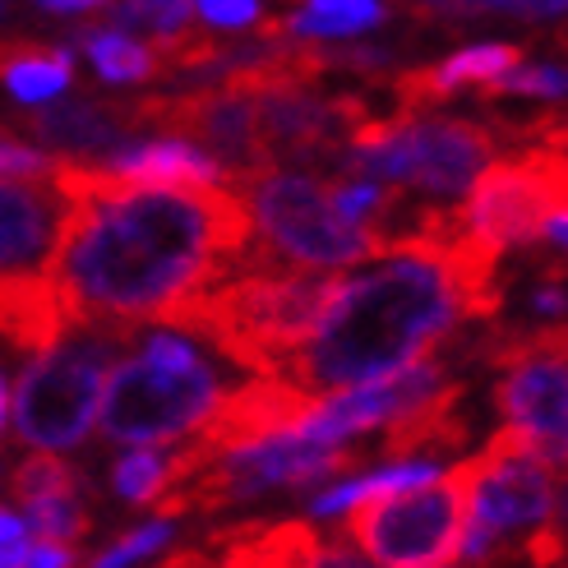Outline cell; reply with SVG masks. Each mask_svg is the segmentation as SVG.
<instances>
[{
	"mask_svg": "<svg viewBox=\"0 0 568 568\" xmlns=\"http://www.w3.org/2000/svg\"><path fill=\"white\" fill-rule=\"evenodd\" d=\"M14 564H38V568H65L74 564L70 546L65 541H47V536H38V541H23L19 546V559Z\"/></svg>",
	"mask_w": 568,
	"mask_h": 568,
	"instance_id": "4316f807",
	"label": "cell"
},
{
	"mask_svg": "<svg viewBox=\"0 0 568 568\" xmlns=\"http://www.w3.org/2000/svg\"><path fill=\"white\" fill-rule=\"evenodd\" d=\"M490 361L504 371L495 384V403L508 425L564 467V430H568V375H564V324H546L531 333H499L490 343Z\"/></svg>",
	"mask_w": 568,
	"mask_h": 568,
	"instance_id": "9c48e42d",
	"label": "cell"
},
{
	"mask_svg": "<svg viewBox=\"0 0 568 568\" xmlns=\"http://www.w3.org/2000/svg\"><path fill=\"white\" fill-rule=\"evenodd\" d=\"M89 6H102V0H79V10H89Z\"/></svg>",
	"mask_w": 568,
	"mask_h": 568,
	"instance_id": "d6a6232c",
	"label": "cell"
},
{
	"mask_svg": "<svg viewBox=\"0 0 568 568\" xmlns=\"http://www.w3.org/2000/svg\"><path fill=\"white\" fill-rule=\"evenodd\" d=\"M555 471L559 463H550L518 425H504L486 453L471 458V504L458 559H495L508 546L536 564L564 559Z\"/></svg>",
	"mask_w": 568,
	"mask_h": 568,
	"instance_id": "3957f363",
	"label": "cell"
},
{
	"mask_svg": "<svg viewBox=\"0 0 568 568\" xmlns=\"http://www.w3.org/2000/svg\"><path fill=\"white\" fill-rule=\"evenodd\" d=\"M166 541H172V523H149V527H139V531H130L125 541H116L106 555H98V564H134V559H144V555H153V550H162Z\"/></svg>",
	"mask_w": 568,
	"mask_h": 568,
	"instance_id": "d4e9b609",
	"label": "cell"
},
{
	"mask_svg": "<svg viewBox=\"0 0 568 568\" xmlns=\"http://www.w3.org/2000/svg\"><path fill=\"white\" fill-rule=\"evenodd\" d=\"M70 199L51 176H0V273L47 268L61 245Z\"/></svg>",
	"mask_w": 568,
	"mask_h": 568,
	"instance_id": "30bf717a",
	"label": "cell"
},
{
	"mask_svg": "<svg viewBox=\"0 0 568 568\" xmlns=\"http://www.w3.org/2000/svg\"><path fill=\"white\" fill-rule=\"evenodd\" d=\"M55 158H47L42 149H28L23 139L0 130V176H51Z\"/></svg>",
	"mask_w": 568,
	"mask_h": 568,
	"instance_id": "cb8c5ba5",
	"label": "cell"
},
{
	"mask_svg": "<svg viewBox=\"0 0 568 568\" xmlns=\"http://www.w3.org/2000/svg\"><path fill=\"white\" fill-rule=\"evenodd\" d=\"M388 6L384 0H310L305 10H296L292 19H282V38H305V42H320V38H356L365 28L384 23Z\"/></svg>",
	"mask_w": 568,
	"mask_h": 568,
	"instance_id": "e0dca14e",
	"label": "cell"
},
{
	"mask_svg": "<svg viewBox=\"0 0 568 568\" xmlns=\"http://www.w3.org/2000/svg\"><path fill=\"white\" fill-rule=\"evenodd\" d=\"M250 204L254 232L287 264L301 268H356L379 260L384 236L365 232L333 209L324 172H301V166H268V172L232 176Z\"/></svg>",
	"mask_w": 568,
	"mask_h": 568,
	"instance_id": "5b68a950",
	"label": "cell"
},
{
	"mask_svg": "<svg viewBox=\"0 0 568 568\" xmlns=\"http://www.w3.org/2000/svg\"><path fill=\"white\" fill-rule=\"evenodd\" d=\"M158 486H162V458L149 444H134L116 463V490L125 499H134V504H153Z\"/></svg>",
	"mask_w": 568,
	"mask_h": 568,
	"instance_id": "603a6c76",
	"label": "cell"
},
{
	"mask_svg": "<svg viewBox=\"0 0 568 568\" xmlns=\"http://www.w3.org/2000/svg\"><path fill=\"white\" fill-rule=\"evenodd\" d=\"M83 51H89V61L98 65L102 79H153L158 74L153 47H139L125 33H83Z\"/></svg>",
	"mask_w": 568,
	"mask_h": 568,
	"instance_id": "ac0fdd59",
	"label": "cell"
},
{
	"mask_svg": "<svg viewBox=\"0 0 568 568\" xmlns=\"http://www.w3.org/2000/svg\"><path fill=\"white\" fill-rule=\"evenodd\" d=\"M70 199L51 273L74 324H158L181 296L209 287L254 241L236 185H130L111 166L55 162Z\"/></svg>",
	"mask_w": 568,
	"mask_h": 568,
	"instance_id": "6da1fadb",
	"label": "cell"
},
{
	"mask_svg": "<svg viewBox=\"0 0 568 568\" xmlns=\"http://www.w3.org/2000/svg\"><path fill=\"white\" fill-rule=\"evenodd\" d=\"M28 514H33V527H38V536H47V541H65V546H74L79 536L89 531V518H83V508L74 504V495L33 499V504H28Z\"/></svg>",
	"mask_w": 568,
	"mask_h": 568,
	"instance_id": "44dd1931",
	"label": "cell"
},
{
	"mask_svg": "<svg viewBox=\"0 0 568 568\" xmlns=\"http://www.w3.org/2000/svg\"><path fill=\"white\" fill-rule=\"evenodd\" d=\"M217 397L222 384L209 361L166 365L144 352L106 371L98 416L102 430L121 444H172L217 407Z\"/></svg>",
	"mask_w": 568,
	"mask_h": 568,
	"instance_id": "ba28073f",
	"label": "cell"
},
{
	"mask_svg": "<svg viewBox=\"0 0 568 568\" xmlns=\"http://www.w3.org/2000/svg\"><path fill=\"white\" fill-rule=\"evenodd\" d=\"M471 6L514 10V14H527V19H555V14H564V0H471Z\"/></svg>",
	"mask_w": 568,
	"mask_h": 568,
	"instance_id": "83f0119b",
	"label": "cell"
},
{
	"mask_svg": "<svg viewBox=\"0 0 568 568\" xmlns=\"http://www.w3.org/2000/svg\"><path fill=\"white\" fill-rule=\"evenodd\" d=\"M536 315H546V320H564V287H541L536 292Z\"/></svg>",
	"mask_w": 568,
	"mask_h": 568,
	"instance_id": "f546056e",
	"label": "cell"
},
{
	"mask_svg": "<svg viewBox=\"0 0 568 568\" xmlns=\"http://www.w3.org/2000/svg\"><path fill=\"white\" fill-rule=\"evenodd\" d=\"M199 10H204V19L217 23V28L260 23V0H199Z\"/></svg>",
	"mask_w": 568,
	"mask_h": 568,
	"instance_id": "484cf974",
	"label": "cell"
},
{
	"mask_svg": "<svg viewBox=\"0 0 568 568\" xmlns=\"http://www.w3.org/2000/svg\"><path fill=\"white\" fill-rule=\"evenodd\" d=\"M23 541H28V527H23V518H14L10 508H0V564H14Z\"/></svg>",
	"mask_w": 568,
	"mask_h": 568,
	"instance_id": "f1b7e54d",
	"label": "cell"
},
{
	"mask_svg": "<svg viewBox=\"0 0 568 568\" xmlns=\"http://www.w3.org/2000/svg\"><path fill=\"white\" fill-rule=\"evenodd\" d=\"M74 324L70 305L61 296V282L51 268H23V273H0V337L42 352Z\"/></svg>",
	"mask_w": 568,
	"mask_h": 568,
	"instance_id": "8fae6325",
	"label": "cell"
},
{
	"mask_svg": "<svg viewBox=\"0 0 568 568\" xmlns=\"http://www.w3.org/2000/svg\"><path fill=\"white\" fill-rule=\"evenodd\" d=\"M0 79L10 83L19 102H47L70 83V51L38 42H6L0 47Z\"/></svg>",
	"mask_w": 568,
	"mask_h": 568,
	"instance_id": "2e32d148",
	"label": "cell"
},
{
	"mask_svg": "<svg viewBox=\"0 0 568 568\" xmlns=\"http://www.w3.org/2000/svg\"><path fill=\"white\" fill-rule=\"evenodd\" d=\"M568 162H564V125L527 139V153L490 158L476 172L463 199V226L490 241L495 250L550 241L564 245V194H568Z\"/></svg>",
	"mask_w": 568,
	"mask_h": 568,
	"instance_id": "8992f818",
	"label": "cell"
},
{
	"mask_svg": "<svg viewBox=\"0 0 568 568\" xmlns=\"http://www.w3.org/2000/svg\"><path fill=\"white\" fill-rule=\"evenodd\" d=\"M139 324L83 320L38 352L14 393V430L33 448H74L93 430L106 371L134 343Z\"/></svg>",
	"mask_w": 568,
	"mask_h": 568,
	"instance_id": "277c9868",
	"label": "cell"
},
{
	"mask_svg": "<svg viewBox=\"0 0 568 568\" xmlns=\"http://www.w3.org/2000/svg\"><path fill=\"white\" fill-rule=\"evenodd\" d=\"M33 130L42 134V144H51V149L93 153V149H111L121 134H130V116H125V106L70 102V106L42 111V116L33 121Z\"/></svg>",
	"mask_w": 568,
	"mask_h": 568,
	"instance_id": "9a60e30c",
	"label": "cell"
},
{
	"mask_svg": "<svg viewBox=\"0 0 568 568\" xmlns=\"http://www.w3.org/2000/svg\"><path fill=\"white\" fill-rule=\"evenodd\" d=\"M10 490L19 504H33V499H51V495H74V471L51 458V448H38L33 458H23L10 476Z\"/></svg>",
	"mask_w": 568,
	"mask_h": 568,
	"instance_id": "d6986e66",
	"label": "cell"
},
{
	"mask_svg": "<svg viewBox=\"0 0 568 568\" xmlns=\"http://www.w3.org/2000/svg\"><path fill=\"white\" fill-rule=\"evenodd\" d=\"M111 172L130 185H217L222 166L194 144L166 139V144H130L111 158Z\"/></svg>",
	"mask_w": 568,
	"mask_h": 568,
	"instance_id": "5bb4252c",
	"label": "cell"
},
{
	"mask_svg": "<svg viewBox=\"0 0 568 568\" xmlns=\"http://www.w3.org/2000/svg\"><path fill=\"white\" fill-rule=\"evenodd\" d=\"M194 0H121L116 6V23L121 28H153V33H176L190 23Z\"/></svg>",
	"mask_w": 568,
	"mask_h": 568,
	"instance_id": "7402d4cb",
	"label": "cell"
},
{
	"mask_svg": "<svg viewBox=\"0 0 568 568\" xmlns=\"http://www.w3.org/2000/svg\"><path fill=\"white\" fill-rule=\"evenodd\" d=\"M47 10H79V0H42Z\"/></svg>",
	"mask_w": 568,
	"mask_h": 568,
	"instance_id": "1f68e13d",
	"label": "cell"
},
{
	"mask_svg": "<svg viewBox=\"0 0 568 568\" xmlns=\"http://www.w3.org/2000/svg\"><path fill=\"white\" fill-rule=\"evenodd\" d=\"M6 407H10V388H6V375H0V430H6Z\"/></svg>",
	"mask_w": 568,
	"mask_h": 568,
	"instance_id": "4dcf8cb0",
	"label": "cell"
},
{
	"mask_svg": "<svg viewBox=\"0 0 568 568\" xmlns=\"http://www.w3.org/2000/svg\"><path fill=\"white\" fill-rule=\"evenodd\" d=\"M458 320H467V301L453 282L444 245L407 236L393 241L371 273L343 277L315 333L273 375L310 397H328L430 356Z\"/></svg>",
	"mask_w": 568,
	"mask_h": 568,
	"instance_id": "7a4b0ae2",
	"label": "cell"
},
{
	"mask_svg": "<svg viewBox=\"0 0 568 568\" xmlns=\"http://www.w3.org/2000/svg\"><path fill=\"white\" fill-rule=\"evenodd\" d=\"M564 89H568V79H564V70L559 65H514V70H504L499 79H490V83H480V93L486 98H508V93H518V98H564Z\"/></svg>",
	"mask_w": 568,
	"mask_h": 568,
	"instance_id": "ffe728a7",
	"label": "cell"
},
{
	"mask_svg": "<svg viewBox=\"0 0 568 568\" xmlns=\"http://www.w3.org/2000/svg\"><path fill=\"white\" fill-rule=\"evenodd\" d=\"M213 550L222 564H268V568H292V564H356L343 546H324L320 531L310 523H241L213 536Z\"/></svg>",
	"mask_w": 568,
	"mask_h": 568,
	"instance_id": "4fadbf2b",
	"label": "cell"
},
{
	"mask_svg": "<svg viewBox=\"0 0 568 568\" xmlns=\"http://www.w3.org/2000/svg\"><path fill=\"white\" fill-rule=\"evenodd\" d=\"M467 444V407L463 384H439L416 407L384 420V458L388 463H416L420 453H453Z\"/></svg>",
	"mask_w": 568,
	"mask_h": 568,
	"instance_id": "7c38bea8",
	"label": "cell"
},
{
	"mask_svg": "<svg viewBox=\"0 0 568 568\" xmlns=\"http://www.w3.org/2000/svg\"><path fill=\"white\" fill-rule=\"evenodd\" d=\"M467 504H471V463L453 467V471H435V476L416 480V486H403L393 495L347 508L352 514L347 527L361 541L365 559L435 568V564L458 559Z\"/></svg>",
	"mask_w": 568,
	"mask_h": 568,
	"instance_id": "52a82bcc",
	"label": "cell"
}]
</instances>
